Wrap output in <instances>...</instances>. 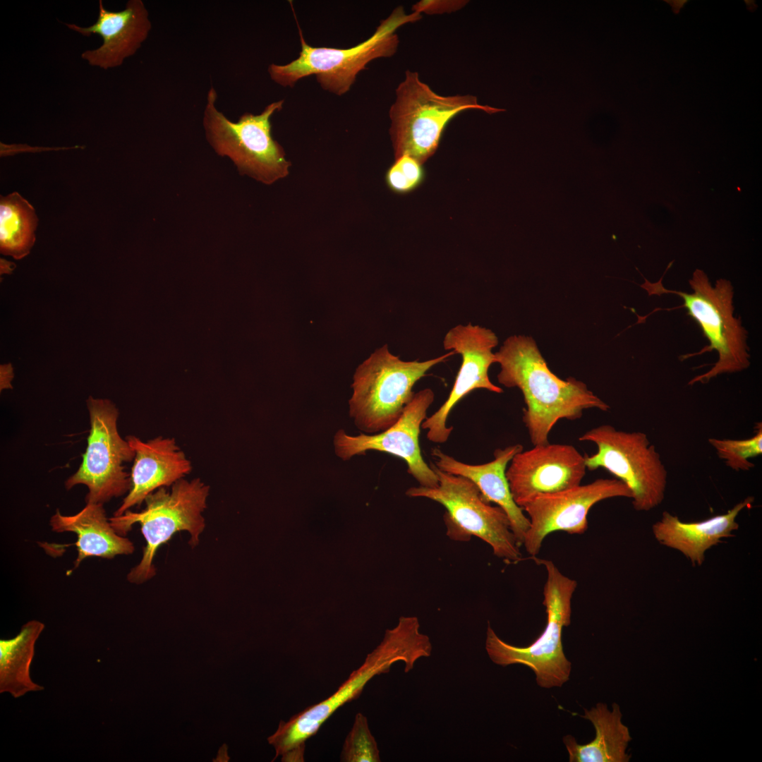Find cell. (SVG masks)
I'll use <instances>...</instances> for the list:
<instances>
[{"label":"cell","instance_id":"obj_1","mask_svg":"<svg viewBox=\"0 0 762 762\" xmlns=\"http://www.w3.org/2000/svg\"><path fill=\"white\" fill-rule=\"evenodd\" d=\"M495 356L500 366L498 382L523 394V421L533 446L548 443L550 431L561 419L580 418L586 409H610L583 382L555 375L530 337H508Z\"/></svg>","mask_w":762,"mask_h":762},{"label":"cell","instance_id":"obj_2","mask_svg":"<svg viewBox=\"0 0 762 762\" xmlns=\"http://www.w3.org/2000/svg\"><path fill=\"white\" fill-rule=\"evenodd\" d=\"M210 487L200 478H181L171 487H162L145 498V507L140 512L130 509L119 516L109 519L115 531L125 536L133 525L139 524L146 545L143 557L127 575L129 582L143 583L156 574L153 564L158 548L181 531L190 535L189 545L195 547L205 529L202 515L207 508Z\"/></svg>","mask_w":762,"mask_h":762},{"label":"cell","instance_id":"obj_3","mask_svg":"<svg viewBox=\"0 0 762 762\" xmlns=\"http://www.w3.org/2000/svg\"><path fill=\"white\" fill-rule=\"evenodd\" d=\"M421 18L420 13L406 14L402 7H397L381 21L369 38L346 49L313 47L300 32L298 56L286 64L269 65L270 78L280 86L293 87L302 78L315 75L322 89L343 95L350 90L358 74L370 61L395 54L399 45L397 30Z\"/></svg>","mask_w":762,"mask_h":762},{"label":"cell","instance_id":"obj_4","mask_svg":"<svg viewBox=\"0 0 762 762\" xmlns=\"http://www.w3.org/2000/svg\"><path fill=\"white\" fill-rule=\"evenodd\" d=\"M645 280L641 287L650 295L673 294L682 298V307L698 324L709 342V346L699 352L684 356L682 359L713 350L718 353V359L713 366L706 373L694 377L689 385L707 383L722 374L740 372L749 368L747 332L741 320L734 316V291L730 281L718 279L713 286L705 272L697 269L689 280L693 291L687 293L667 289L662 284V278L655 283Z\"/></svg>","mask_w":762,"mask_h":762},{"label":"cell","instance_id":"obj_5","mask_svg":"<svg viewBox=\"0 0 762 762\" xmlns=\"http://www.w3.org/2000/svg\"><path fill=\"white\" fill-rule=\"evenodd\" d=\"M456 354H445L424 361H403L387 344L376 349L356 370L349 401V416L367 434L382 432L401 416L415 392V384L435 365Z\"/></svg>","mask_w":762,"mask_h":762},{"label":"cell","instance_id":"obj_6","mask_svg":"<svg viewBox=\"0 0 762 762\" xmlns=\"http://www.w3.org/2000/svg\"><path fill=\"white\" fill-rule=\"evenodd\" d=\"M531 558L543 565L547 573L543 601L547 614L545 629L531 644L518 647L502 641L488 624L485 650L497 665L528 667L540 687H560L569 680L572 670L564 653L562 636L563 628L571 623L572 598L577 582L564 575L552 561L536 556Z\"/></svg>","mask_w":762,"mask_h":762},{"label":"cell","instance_id":"obj_7","mask_svg":"<svg viewBox=\"0 0 762 762\" xmlns=\"http://www.w3.org/2000/svg\"><path fill=\"white\" fill-rule=\"evenodd\" d=\"M389 111L394 159L409 155L423 164L437 150L449 122L458 114L478 109L488 114L505 111L478 102L471 95L442 96L422 82L417 72H405Z\"/></svg>","mask_w":762,"mask_h":762},{"label":"cell","instance_id":"obj_8","mask_svg":"<svg viewBox=\"0 0 762 762\" xmlns=\"http://www.w3.org/2000/svg\"><path fill=\"white\" fill-rule=\"evenodd\" d=\"M217 92L209 89L203 113L206 138L222 157H229L241 174L265 184L286 177L291 163L282 145L272 135L271 118L282 109L284 99L267 105L260 114L244 113L236 122L216 107Z\"/></svg>","mask_w":762,"mask_h":762},{"label":"cell","instance_id":"obj_9","mask_svg":"<svg viewBox=\"0 0 762 762\" xmlns=\"http://www.w3.org/2000/svg\"><path fill=\"white\" fill-rule=\"evenodd\" d=\"M430 466L437 476L438 485L411 487L406 495L442 504L446 509L445 521L451 538L464 540L475 536L488 543L495 556L509 562L520 561V545L506 512L491 505L469 479L444 472L433 463Z\"/></svg>","mask_w":762,"mask_h":762},{"label":"cell","instance_id":"obj_10","mask_svg":"<svg viewBox=\"0 0 762 762\" xmlns=\"http://www.w3.org/2000/svg\"><path fill=\"white\" fill-rule=\"evenodd\" d=\"M579 440L597 446L594 454L584 456L586 468H604L622 481L631 492L634 509L649 511L662 503L667 472L646 434L605 424L588 430Z\"/></svg>","mask_w":762,"mask_h":762},{"label":"cell","instance_id":"obj_11","mask_svg":"<svg viewBox=\"0 0 762 762\" xmlns=\"http://www.w3.org/2000/svg\"><path fill=\"white\" fill-rule=\"evenodd\" d=\"M90 430L83 461L77 471L65 482L67 490L85 485L86 503L102 504L128 493L131 475L125 463L133 460L135 452L118 430L119 410L109 399L87 400Z\"/></svg>","mask_w":762,"mask_h":762},{"label":"cell","instance_id":"obj_12","mask_svg":"<svg viewBox=\"0 0 762 762\" xmlns=\"http://www.w3.org/2000/svg\"><path fill=\"white\" fill-rule=\"evenodd\" d=\"M397 661L395 650L380 643L330 696L305 708L288 721L281 720L274 733L267 738L275 750L274 758L280 756L283 762L304 761L306 742L317 734L337 710L357 698L370 679L388 672Z\"/></svg>","mask_w":762,"mask_h":762},{"label":"cell","instance_id":"obj_13","mask_svg":"<svg viewBox=\"0 0 762 762\" xmlns=\"http://www.w3.org/2000/svg\"><path fill=\"white\" fill-rule=\"evenodd\" d=\"M616 497H632L629 488L617 478H599L588 484L535 497L521 507L530 522L522 545L531 557H536L545 537L552 532L583 533L588 528L587 515L591 507Z\"/></svg>","mask_w":762,"mask_h":762},{"label":"cell","instance_id":"obj_14","mask_svg":"<svg viewBox=\"0 0 762 762\" xmlns=\"http://www.w3.org/2000/svg\"><path fill=\"white\" fill-rule=\"evenodd\" d=\"M497 344L498 338L491 329L471 323L458 325L447 332L443 339L444 349L460 354L461 363L448 397L421 425V428L427 430L426 436L430 442L447 441L453 430L447 425L449 415L472 391L483 389L498 394L503 392L488 375L489 368L495 363L492 349Z\"/></svg>","mask_w":762,"mask_h":762},{"label":"cell","instance_id":"obj_15","mask_svg":"<svg viewBox=\"0 0 762 762\" xmlns=\"http://www.w3.org/2000/svg\"><path fill=\"white\" fill-rule=\"evenodd\" d=\"M435 399L430 388L415 392L399 419L387 430L376 434L352 436L343 429L334 436V452L338 457L348 460L355 455L374 450L402 459L408 473L423 487L438 485V478L421 454L419 436L427 411Z\"/></svg>","mask_w":762,"mask_h":762},{"label":"cell","instance_id":"obj_16","mask_svg":"<svg viewBox=\"0 0 762 762\" xmlns=\"http://www.w3.org/2000/svg\"><path fill=\"white\" fill-rule=\"evenodd\" d=\"M509 464L506 477L520 507L538 495L579 485L586 470L584 456L574 447L550 442L519 452Z\"/></svg>","mask_w":762,"mask_h":762},{"label":"cell","instance_id":"obj_17","mask_svg":"<svg viewBox=\"0 0 762 762\" xmlns=\"http://www.w3.org/2000/svg\"><path fill=\"white\" fill-rule=\"evenodd\" d=\"M66 25L85 37L92 34L102 37V44L85 51L81 57L90 66L103 69L121 66L125 59L135 54L152 28L148 11L141 0H129L120 11L107 10L99 0L98 17L93 25L85 28L75 24Z\"/></svg>","mask_w":762,"mask_h":762},{"label":"cell","instance_id":"obj_18","mask_svg":"<svg viewBox=\"0 0 762 762\" xmlns=\"http://www.w3.org/2000/svg\"><path fill=\"white\" fill-rule=\"evenodd\" d=\"M135 452L131 468V487L114 516L140 505L156 490L171 487L192 470L190 461L174 438L158 436L143 441L134 435L126 438Z\"/></svg>","mask_w":762,"mask_h":762},{"label":"cell","instance_id":"obj_19","mask_svg":"<svg viewBox=\"0 0 762 762\" xmlns=\"http://www.w3.org/2000/svg\"><path fill=\"white\" fill-rule=\"evenodd\" d=\"M523 450V446L516 444L494 452V459L482 464H468L456 460L439 448L432 449L434 464L441 471L465 477L471 480L480 490L483 497L494 502L507 514L512 530L521 546L529 528L528 518L514 501L506 469L512 457Z\"/></svg>","mask_w":762,"mask_h":762},{"label":"cell","instance_id":"obj_20","mask_svg":"<svg viewBox=\"0 0 762 762\" xmlns=\"http://www.w3.org/2000/svg\"><path fill=\"white\" fill-rule=\"evenodd\" d=\"M754 500V497H747L725 514L697 522H683L677 516L665 511L652 526L653 536L661 545L682 552L693 565L701 566L708 549L722 538L734 536L732 532L739 528L737 516L750 507Z\"/></svg>","mask_w":762,"mask_h":762},{"label":"cell","instance_id":"obj_21","mask_svg":"<svg viewBox=\"0 0 762 762\" xmlns=\"http://www.w3.org/2000/svg\"><path fill=\"white\" fill-rule=\"evenodd\" d=\"M49 524L54 532H73L77 535L75 568L88 557L111 559L116 555H131L135 550L133 542L118 534L111 526L102 504L86 503L79 512L70 516L63 515L57 509Z\"/></svg>","mask_w":762,"mask_h":762},{"label":"cell","instance_id":"obj_22","mask_svg":"<svg viewBox=\"0 0 762 762\" xmlns=\"http://www.w3.org/2000/svg\"><path fill=\"white\" fill-rule=\"evenodd\" d=\"M582 718L589 720L595 730L593 740L579 744L572 735L563 737L570 762H628L626 749L631 740L629 728L622 722V713L617 703L610 711L606 704L598 703L590 710L583 709Z\"/></svg>","mask_w":762,"mask_h":762},{"label":"cell","instance_id":"obj_23","mask_svg":"<svg viewBox=\"0 0 762 762\" xmlns=\"http://www.w3.org/2000/svg\"><path fill=\"white\" fill-rule=\"evenodd\" d=\"M44 628L41 622L31 620L15 637L0 640V693L8 692L18 698L29 691L44 689L30 677L35 643Z\"/></svg>","mask_w":762,"mask_h":762},{"label":"cell","instance_id":"obj_24","mask_svg":"<svg viewBox=\"0 0 762 762\" xmlns=\"http://www.w3.org/2000/svg\"><path fill=\"white\" fill-rule=\"evenodd\" d=\"M37 217L33 207L14 192L0 200L1 253L16 260L26 256L35 241Z\"/></svg>","mask_w":762,"mask_h":762},{"label":"cell","instance_id":"obj_25","mask_svg":"<svg viewBox=\"0 0 762 762\" xmlns=\"http://www.w3.org/2000/svg\"><path fill=\"white\" fill-rule=\"evenodd\" d=\"M755 435L743 440L709 438L718 457L727 466L739 471H749L755 466L749 459L762 454V424L757 423Z\"/></svg>","mask_w":762,"mask_h":762},{"label":"cell","instance_id":"obj_26","mask_svg":"<svg viewBox=\"0 0 762 762\" xmlns=\"http://www.w3.org/2000/svg\"><path fill=\"white\" fill-rule=\"evenodd\" d=\"M340 761L344 762H380L377 744L370 732L368 719L356 715L351 730L344 740Z\"/></svg>","mask_w":762,"mask_h":762},{"label":"cell","instance_id":"obj_27","mask_svg":"<svg viewBox=\"0 0 762 762\" xmlns=\"http://www.w3.org/2000/svg\"><path fill=\"white\" fill-rule=\"evenodd\" d=\"M422 165L409 155L396 159L386 172L385 181L388 188L398 194H405L415 190L424 180L425 172Z\"/></svg>","mask_w":762,"mask_h":762},{"label":"cell","instance_id":"obj_28","mask_svg":"<svg viewBox=\"0 0 762 762\" xmlns=\"http://www.w3.org/2000/svg\"><path fill=\"white\" fill-rule=\"evenodd\" d=\"M464 1H440L427 0L421 1L413 6V12L421 14H439L451 13L464 7L466 4Z\"/></svg>","mask_w":762,"mask_h":762}]
</instances>
